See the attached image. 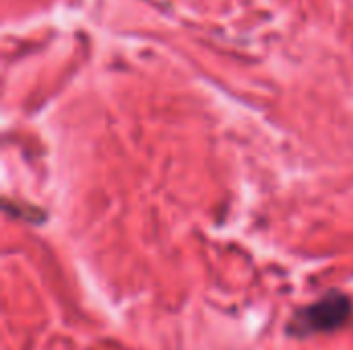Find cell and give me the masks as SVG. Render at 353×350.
<instances>
[{"label": "cell", "mask_w": 353, "mask_h": 350, "mask_svg": "<svg viewBox=\"0 0 353 350\" xmlns=\"http://www.w3.org/2000/svg\"><path fill=\"white\" fill-rule=\"evenodd\" d=\"M352 316V301L341 293H331L316 301L314 305L304 307L292 320V332L298 336H310L321 332L337 330Z\"/></svg>", "instance_id": "6da1fadb"}]
</instances>
